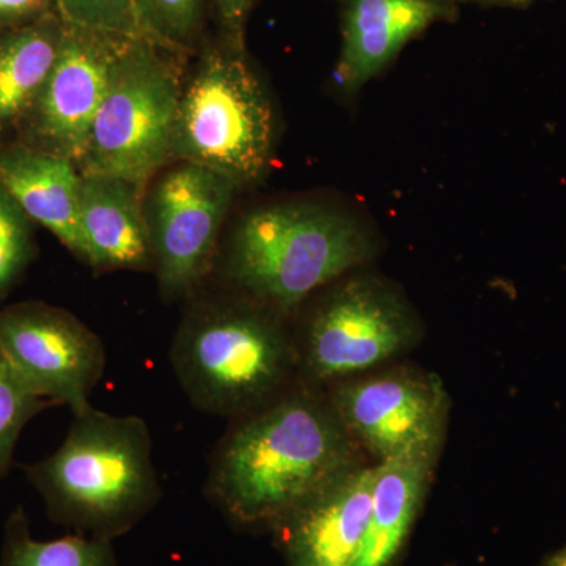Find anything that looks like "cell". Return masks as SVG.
Returning a JSON list of instances; mask_svg holds the SVG:
<instances>
[{
	"mask_svg": "<svg viewBox=\"0 0 566 566\" xmlns=\"http://www.w3.org/2000/svg\"><path fill=\"white\" fill-rule=\"evenodd\" d=\"M326 392L297 382L232 420L211 452L205 495L241 531L273 532L294 510L364 464Z\"/></svg>",
	"mask_w": 566,
	"mask_h": 566,
	"instance_id": "6da1fadb",
	"label": "cell"
},
{
	"mask_svg": "<svg viewBox=\"0 0 566 566\" xmlns=\"http://www.w3.org/2000/svg\"><path fill=\"white\" fill-rule=\"evenodd\" d=\"M381 249L375 223L353 203L315 196L279 200L234 221L208 285L293 319L308 297L368 266Z\"/></svg>",
	"mask_w": 566,
	"mask_h": 566,
	"instance_id": "7a4b0ae2",
	"label": "cell"
},
{
	"mask_svg": "<svg viewBox=\"0 0 566 566\" xmlns=\"http://www.w3.org/2000/svg\"><path fill=\"white\" fill-rule=\"evenodd\" d=\"M169 357L191 405L230 420L300 382L293 319L211 285L186 301Z\"/></svg>",
	"mask_w": 566,
	"mask_h": 566,
	"instance_id": "3957f363",
	"label": "cell"
},
{
	"mask_svg": "<svg viewBox=\"0 0 566 566\" xmlns=\"http://www.w3.org/2000/svg\"><path fill=\"white\" fill-rule=\"evenodd\" d=\"M24 472L51 521L109 542L128 534L163 497L147 422L93 406L74 415L52 455Z\"/></svg>",
	"mask_w": 566,
	"mask_h": 566,
	"instance_id": "277c9868",
	"label": "cell"
},
{
	"mask_svg": "<svg viewBox=\"0 0 566 566\" xmlns=\"http://www.w3.org/2000/svg\"><path fill=\"white\" fill-rule=\"evenodd\" d=\"M189 61L175 115L172 163L210 169L240 191L260 185L273 169L281 122L248 46L211 32Z\"/></svg>",
	"mask_w": 566,
	"mask_h": 566,
	"instance_id": "5b68a950",
	"label": "cell"
},
{
	"mask_svg": "<svg viewBox=\"0 0 566 566\" xmlns=\"http://www.w3.org/2000/svg\"><path fill=\"white\" fill-rule=\"evenodd\" d=\"M293 335L300 381L326 389L412 352L423 322L400 285L364 266L308 297Z\"/></svg>",
	"mask_w": 566,
	"mask_h": 566,
	"instance_id": "8992f818",
	"label": "cell"
},
{
	"mask_svg": "<svg viewBox=\"0 0 566 566\" xmlns=\"http://www.w3.org/2000/svg\"><path fill=\"white\" fill-rule=\"evenodd\" d=\"M189 59L150 40L126 43L76 164L81 175H111L147 188L172 163L175 115Z\"/></svg>",
	"mask_w": 566,
	"mask_h": 566,
	"instance_id": "52a82bcc",
	"label": "cell"
},
{
	"mask_svg": "<svg viewBox=\"0 0 566 566\" xmlns=\"http://www.w3.org/2000/svg\"><path fill=\"white\" fill-rule=\"evenodd\" d=\"M147 186L145 219L158 289L166 303H186L210 282L223 223L240 189L222 175L175 163Z\"/></svg>",
	"mask_w": 566,
	"mask_h": 566,
	"instance_id": "ba28073f",
	"label": "cell"
},
{
	"mask_svg": "<svg viewBox=\"0 0 566 566\" xmlns=\"http://www.w3.org/2000/svg\"><path fill=\"white\" fill-rule=\"evenodd\" d=\"M389 365L326 387L335 415L376 463L442 452L450 397L441 376L412 364Z\"/></svg>",
	"mask_w": 566,
	"mask_h": 566,
	"instance_id": "9c48e42d",
	"label": "cell"
},
{
	"mask_svg": "<svg viewBox=\"0 0 566 566\" xmlns=\"http://www.w3.org/2000/svg\"><path fill=\"white\" fill-rule=\"evenodd\" d=\"M129 40L63 22L55 61L22 115L13 142L80 163L112 70Z\"/></svg>",
	"mask_w": 566,
	"mask_h": 566,
	"instance_id": "30bf717a",
	"label": "cell"
},
{
	"mask_svg": "<svg viewBox=\"0 0 566 566\" xmlns=\"http://www.w3.org/2000/svg\"><path fill=\"white\" fill-rule=\"evenodd\" d=\"M0 348L40 397L80 415L106 371L104 342L76 315L43 301L0 308Z\"/></svg>",
	"mask_w": 566,
	"mask_h": 566,
	"instance_id": "8fae6325",
	"label": "cell"
},
{
	"mask_svg": "<svg viewBox=\"0 0 566 566\" xmlns=\"http://www.w3.org/2000/svg\"><path fill=\"white\" fill-rule=\"evenodd\" d=\"M455 0H340V52L333 73L344 99L397 62L411 41L441 22H455Z\"/></svg>",
	"mask_w": 566,
	"mask_h": 566,
	"instance_id": "7c38bea8",
	"label": "cell"
},
{
	"mask_svg": "<svg viewBox=\"0 0 566 566\" xmlns=\"http://www.w3.org/2000/svg\"><path fill=\"white\" fill-rule=\"evenodd\" d=\"M375 464L335 480L273 534L289 566H356L371 515Z\"/></svg>",
	"mask_w": 566,
	"mask_h": 566,
	"instance_id": "4fadbf2b",
	"label": "cell"
},
{
	"mask_svg": "<svg viewBox=\"0 0 566 566\" xmlns=\"http://www.w3.org/2000/svg\"><path fill=\"white\" fill-rule=\"evenodd\" d=\"M147 188L111 175H82L80 193L81 262L96 274L155 271L145 219Z\"/></svg>",
	"mask_w": 566,
	"mask_h": 566,
	"instance_id": "5bb4252c",
	"label": "cell"
},
{
	"mask_svg": "<svg viewBox=\"0 0 566 566\" xmlns=\"http://www.w3.org/2000/svg\"><path fill=\"white\" fill-rule=\"evenodd\" d=\"M81 182L80 169L70 159L18 142L0 145V185L33 222L50 230L80 260Z\"/></svg>",
	"mask_w": 566,
	"mask_h": 566,
	"instance_id": "9a60e30c",
	"label": "cell"
},
{
	"mask_svg": "<svg viewBox=\"0 0 566 566\" xmlns=\"http://www.w3.org/2000/svg\"><path fill=\"white\" fill-rule=\"evenodd\" d=\"M441 452L375 463L371 515L356 566H397L422 512Z\"/></svg>",
	"mask_w": 566,
	"mask_h": 566,
	"instance_id": "2e32d148",
	"label": "cell"
},
{
	"mask_svg": "<svg viewBox=\"0 0 566 566\" xmlns=\"http://www.w3.org/2000/svg\"><path fill=\"white\" fill-rule=\"evenodd\" d=\"M62 33L57 13L20 28L0 29V145L13 142L22 115L55 61Z\"/></svg>",
	"mask_w": 566,
	"mask_h": 566,
	"instance_id": "e0dca14e",
	"label": "cell"
},
{
	"mask_svg": "<svg viewBox=\"0 0 566 566\" xmlns=\"http://www.w3.org/2000/svg\"><path fill=\"white\" fill-rule=\"evenodd\" d=\"M0 566H120L109 539L82 534L32 538L28 515L18 505L7 517Z\"/></svg>",
	"mask_w": 566,
	"mask_h": 566,
	"instance_id": "ac0fdd59",
	"label": "cell"
},
{
	"mask_svg": "<svg viewBox=\"0 0 566 566\" xmlns=\"http://www.w3.org/2000/svg\"><path fill=\"white\" fill-rule=\"evenodd\" d=\"M144 20L163 43L192 55L211 35L210 0H136Z\"/></svg>",
	"mask_w": 566,
	"mask_h": 566,
	"instance_id": "d6986e66",
	"label": "cell"
},
{
	"mask_svg": "<svg viewBox=\"0 0 566 566\" xmlns=\"http://www.w3.org/2000/svg\"><path fill=\"white\" fill-rule=\"evenodd\" d=\"M51 406L0 348V480L13 468L14 450L25 424Z\"/></svg>",
	"mask_w": 566,
	"mask_h": 566,
	"instance_id": "ffe728a7",
	"label": "cell"
},
{
	"mask_svg": "<svg viewBox=\"0 0 566 566\" xmlns=\"http://www.w3.org/2000/svg\"><path fill=\"white\" fill-rule=\"evenodd\" d=\"M33 223L0 185V301L13 293L39 253Z\"/></svg>",
	"mask_w": 566,
	"mask_h": 566,
	"instance_id": "44dd1931",
	"label": "cell"
},
{
	"mask_svg": "<svg viewBox=\"0 0 566 566\" xmlns=\"http://www.w3.org/2000/svg\"><path fill=\"white\" fill-rule=\"evenodd\" d=\"M63 22L164 44L142 17L136 0H52ZM169 48V46H167Z\"/></svg>",
	"mask_w": 566,
	"mask_h": 566,
	"instance_id": "7402d4cb",
	"label": "cell"
},
{
	"mask_svg": "<svg viewBox=\"0 0 566 566\" xmlns=\"http://www.w3.org/2000/svg\"><path fill=\"white\" fill-rule=\"evenodd\" d=\"M260 0H210L212 33L237 46L245 44V29Z\"/></svg>",
	"mask_w": 566,
	"mask_h": 566,
	"instance_id": "603a6c76",
	"label": "cell"
},
{
	"mask_svg": "<svg viewBox=\"0 0 566 566\" xmlns=\"http://www.w3.org/2000/svg\"><path fill=\"white\" fill-rule=\"evenodd\" d=\"M57 13L52 0H0V29L20 28Z\"/></svg>",
	"mask_w": 566,
	"mask_h": 566,
	"instance_id": "cb8c5ba5",
	"label": "cell"
},
{
	"mask_svg": "<svg viewBox=\"0 0 566 566\" xmlns=\"http://www.w3.org/2000/svg\"><path fill=\"white\" fill-rule=\"evenodd\" d=\"M458 6H479L491 9V7H497V9H526L532 3L539 2V0H455Z\"/></svg>",
	"mask_w": 566,
	"mask_h": 566,
	"instance_id": "d4e9b609",
	"label": "cell"
},
{
	"mask_svg": "<svg viewBox=\"0 0 566 566\" xmlns=\"http://www.w3.org/2000/svg\"><path fill=\"white\" fill-rule=\"evenodd\" d=\"M542 566H566V545L557 549L556 553L549 554L543 560Z\"/></svg>",
	"mask_w": 566,
	"mask_h": 566,
	"instance_id": "484cf974",
	"label": "cell"
}]
</instances>
